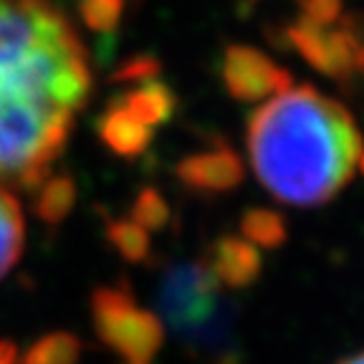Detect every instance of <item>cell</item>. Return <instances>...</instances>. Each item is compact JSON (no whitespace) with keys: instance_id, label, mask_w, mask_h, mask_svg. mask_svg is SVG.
<instances>
[{"instance_id":"ba28073f","label":"cell","mask_w":364,"mask_h":364,"mask_svg":"<svg viewBox=\"0 0 364 364\" xmlns=\"http://www.w3.org/2000/svg\"><path fill=\"white\" fill-rule=\"evenodd\" d=\"M99 139L119 157H142L152 144V127L142 124L127 114L119 104H109L107 112L99 117Z\"/></svg>"},{"instance_id":"7402d4cb","label":"cell","mask_w":364,"mask_h":364,"mask_svg":"<svg viewBox=\"0 0 364 364\" xmlns=\"http://www.w3.org/2000/svg\"><path fill=\"white\" fill-rule=\"evenodd\" d=\"M357 167L362 170V175H364V147L359 149V157H357Z\"/></svg>"},{"instance_id":"5bb4252c","label":"cell","mask_w":364,"mask_h":364,"mask_svg":"<svg viewBox=\"0 0 364 364\" xmlns=\"http://www.w3.org/2000/svg\"><path fill=\"white\" fill-rule=\"evenodd\" d=\"M107 240L127 263H144L152 253V240L144 228L129 218L107 223Z\"/></svg>"},{"instance_id":"5b68a950","label":"cell","mask_w":364,"mask_h":364,"mask_svg":"<svg viewBox=\"0 0 364 364\" xmlns=\"http://www.w3.org/2000/svg\"><path fill=\"white\" fill-rule=\"evenodd\" d=\"M223 86L235 102H266L268 97L294 89V76L253 46H228L223 56Z\"/></svg>"},{"instance_id":"44dd1931","label":"cell","mask_w":364,"mask_h":364,"mask_svg":"<svg viewBox=\"0 0 364 364\" xmlns=\"http://www.w3.org/2000/svg\"><path fill=\"white\" fill-rule=\"evenodd\" d=\"M339 364H364V352L354 354V357H347V359H341Z\"/></svg>"},{"instance_id":"277c9868","label":"cell","mask_w":364,"mask_h":364,"mask_svg":"<svg viewBox=\"0 0 364 364\" xmlns=\"http://www.w3.org/2000/svg\"><path fill=\"white\" fill-rule=\"evenodd\" d=\"M91 321L102 344H107L122 364H154L165 341L162 318L139 306L127 286H102L94 291Z\"/></svg>"},{"instance_id":"7a4b0ae2","label":"cell","mask_w":364,"mask_h":364,"mask_svg":"<svg viewBox=\"0 0 364 364\" xmlns=\"http://www.w3.org/2000/svg\"><path fill=\"white\" fill-rule=\"evenodd\" d=\"M362 134L352 114L314 86L276 94L248 122V154L261 185L296 208L324 205L357 170Z\"/></svg>"},{"instance_id":"e0dca14e","label":"cell","mask_w":364,"mask_h":364,"mask_svg":"<svg viewBox=\"0 0 364 364\" xmlns=\"http://www.w3.org/2000/svg\"><path fill=\"white\" fill-rule=\"evenodd\" d=\"M124 0H81V21L97 33H109L119 26Z\"/></svg>"},{"instance_id":"8992f818","label":"cell","mask_w":364,"mask_h":364,"mask_svg":"<svg viewBox=\"0 0 364 364\" xmlns=\"http://www.w3.org/2000/svg\"><path fill=\"white\" fill-rule=\"evenodd\" d=\"M177 177L188 190L200 195L230 193L243 182L245 167L240 154L228 144H215L210 149L182 157L175 167Z\"/></svg>"},{"instance_id":"603a6c76","label":"cell","mask_w":364,"mask_h":364,"mask_svg":"<svg viewBox=\"0 0 364 364\" xmlns=\"http://www.w3.org/2000/svg\"><path fill=\"white\" fill-rule=\"evenodd\" d=\"M362 41H364V28H362Z\"/></svg>"},{"instance_id":"ffe728a7","label":"cell","mask_w":364,"mask_h":364,"mask_svg":"<svg viewBox=\"0 0 364 364\" xmlns=\"http://www.w3.org/2000/svg\"><path fill=\"white\" fill-rule=\"evenodd\" d=\"M16 344L8 339H0V364H13L16 362Z\"/></svg>"},{"instance_id":"52a82bcc","label":"cell","mask_w":364,"mask_h":364,"mask_svg":"<svg viewBox=\"0 0 364 364\" xmlns=\"http://www.w3.org/2000/svg\"><path fill=\"white\" fill-rule=\"evenodd\" d=\"M205 263H208L218 284L225 289H245V286L256 284V279L263 271V258L258 248L238 235L218 238Z\"/></svg>"},{"instance_id":"30bf717a","label":"cell","mask_w":364,"mask_h":364,"mask_svg":"<svg viewBox=\"0 0 364 364\" xmlns=\"http://www.w3.org/2000/svg\"><path fill=\"white\" fill-rule=\"evenodd\" d=\"M26 223L18 200L8 188L0 185V279L18 263L23 253Z\"/></svg>"},{"instance_id":"4fadbf2b","label":"cell","mask_w":364,"mask_h":364,"mask_svg":"<svg viewBox=\"0 0 364 364\" xmlns=\"http://www.w3.org/2000/svg\"><path fill=\"white\" fill-rule=\"evenodd\" d=\"M240 238H245L256 248H281L289 238V225L284 215L271 208H253L240 218Z\"/></svg>"},{"instance_id":"7c38bea8","label":"cell","mask_w":364,"mask_h":364,"mask_svg":"<svg viewBox=\"0 0 364 364\" xmlns=\"http://www.w3.org/2000/svg\"><path fill=\"white\" fill-rule=\"evenodd\" d=\"M286 43L294 46L296 51L301 53L304 61L309 66H314L318 74L331 76V56H329V36L321 26L306 21V18H299L296 23H291L289 28L284 31Z\"/></svg>"},{"instance_id":"d6986e66","label":"cell","mask_w":364,"mask_h":364,"mask_svg":"<svg viewBox=\"0 0 364 364\" xmlns=\"http://www.w3.org/2000/svg\"><path fill=\"white\" fill-rule=\"evenodd\" d=\"M304 18L321 28L326 26H334L341 16V0H301Z\"/></svg>"},{"instance_id":"9a60e30c","label":"cell","mask_w":364,"mask_h":364,"mask_svg":"<svg viewBox=\"0 0 364 364\" xmlns=\"http://www.w3.org/2000/svg\"><path fill=\"white\" fill-rule=\"evenodd\" d=\"M81 341L68 331H51L41 336L26 352L23 364H79Z\"/></svg>"},{"instance_id":"2e32d148","label":"cell","mask_w":364,"mask_h":364,"mask_svg":"<svg viewBox=\"0 0 364 364\" xmlns=\"http://www.w3.org/2000/svg\"><path fill=\"white\" fill-rule=\"evenodd\" d=\"M129 220L144 228L147 233L162 230L170 223V205H167V200L162 198V193L157 188H142L136 193L134 203H132Z\"/></svg>"},{"instance_id":"9c48e42d","label":"cell","mask_w":364,"mask_h":364,"mask_svg":"<svg viewBox=\"0 0 364 364\" xmlns=\"http://www.w3.org/2000/svg\"><path fill=\"white\" fill-rule=\"evenodd\" d=\"M114 104H119L127 114H132L142 124L157 127V124H165L172 114H175L177 97L175 91L157 76V79L134 84L119 99H114Z\"/></svg>"},{"instance_id":"6da1fadb","label":"cell","mask_w":364,"mask_h":364,"mask_svg":"<svg viewBox=\"0 0 364 364\" xmlns=\"http://www.w3.org/2000/svg\"><path fill=\"white\" fill-rule=\"evenodd\" d=\"M89 91L84 46L51 0H0V180L38 188Z\"/></svg>"},{"instance_id":"3957f363","label":"cell","mask_w":364,"mask_h":364,"mask_svg":"<svg viewBox=\"0 0 364 364\" xmlns=\"http://www.w3.org/2000/svg\"><path fill=\"white\" fill-rule=\"evenodd\" d=\"M159 311L185 344L225 362L233 344L230 309L205 261L170 266L159 281Z\"/></svg>"},{"instance_id":"ac0fdd59","label":"cell","mask_w":364,"mask_h":364,"mask_svg":"<svg viewBox=\"0 0 364 364\" xmlns=\"http://www.w3.org/2000/svg\"><path fill=\"white\" fill-rule=\"evenodd\" d=\"M162 66L154 56H132L117 68V74H114V81H119V84H142V81L149 79H157Z\"/></svg>"},{"instance_id":"8fae6325","label":"cell","mask_w":364,"mask_h":364,"mask_svg":"<svg viewBox=\"0 0 364 364\" xmlns=\"http://www.w3.org/2000/svg\"><path fill=\"white\" fill-rule=\"evenodd\" d=\"M33 193V213L46 225L63 223L76 203V185L68 175H48Z\"/></svg>"}]
</instances>
